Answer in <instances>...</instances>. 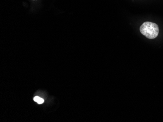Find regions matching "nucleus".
Instances as JSON below:
<instances>
[{
  "instance_id": "nucleus-1",
  "label": "nucleus",
  "mask_w": 163,
  "mask_h": 122,
  "mask_svg": "<svg viewBox=\"0 0 163 122\" xmlns=\"http://www.w3.org/2000/svg\"><path fill=\"white\" fill-rule=\"evenodd\" d=\"M140 32L149 39H153L159 34V27L156 23L147 22L143 23L140 28Z\"/></svg>"
},
{
  "instance_id": "nucleus-3",
  "label": "nucleus",
  "mask_w": 163,
  "mask_h": 122,
  "mask_svg": "<svg viewBox=\"0 0 163 122\" xmlns=\"http://www.w3.org/2000/svg\"><path fill=\"white\" fill-rule=\"evenodd\" d=\"M33 1H34V0H33Z\"/></svg>"
},
{
  "instance_id": "nucleus-2",
  "label": "nucleus",
  "mask_w": 163,
  "mask_h": 122,
  "mask_svg": "<svg viewBox=\"0 0 163 122\" xmlns=\"http://www.w3.org/2000/svg\"><path fill=\"white\" fill-rule=\"evenodd\" d=\"M34 101L35 102H37L39 104H41L44 102V99L38 97H35L34 98Z\"/></svg>"
}]
</instances>
